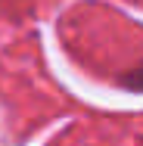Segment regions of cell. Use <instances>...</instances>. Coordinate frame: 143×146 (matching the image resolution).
<instances>
[]
</instances>
